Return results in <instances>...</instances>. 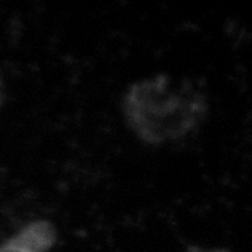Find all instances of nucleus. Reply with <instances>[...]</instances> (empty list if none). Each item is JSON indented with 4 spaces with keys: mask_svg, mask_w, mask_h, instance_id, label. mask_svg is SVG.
<instances>
[{
    "mask_svg": "<svg viewBox=\"0 0 252 252\" xmlns=\"http://www.w3.org/2000/svg\"><path fill=\"white\" fill-rule=\"evenodd\" d=\"M121 112L142 143L165 146L198 132L209 114V98L195 81L160 73L132 83Z\"/></svg>",
    "mask_w": 252,
    "mask_h": 252,
    "instance_id": "nucleus-1",
    "label": "nucleus"
},
{
    "mask_svg": "<svg viewBox=\"0 0 252 252\" xmlns=\"http://www.w3.org/2000/svg\"><path fill=\"white\" fill-rule=\"evenodd\" d=\"M58 243L56 225L38 219L21 225L14 234L0 243V252H51Z\"/></svg>",
    "mask_w": 252,
    "mask_h": 252,
    "instance_id": "nucleus-2",
    "label": "nucleus"
},
{
    "mask_svg": "<svg viewBox=\"0 0 252 252\" xmlns=\"http://www.w3.org/2000/svg\"><path fill=\"white\" fill-rule=\"evenodd\" d=\"M185 252H231L228 251V250H225V248H203V247H196V245H193V247H189L188 250Z\"/></svg>",
    "mask_w": 252,
    "mask_h": 252,
    "instance_id": "nucleus-3",
    "label": "nucleus"
},
{
    "mask_svg": "<svg viewBox=\"0 0 252 252\" xmlns=\"http://www.w3.org/2000/svg\"><path fill=\"white\" fill-rule=\"evenodd\" d=\"M4 99H6V91H4L3 77H1V73H0V108H1L3 104H4Z\"/></svg>",
    "mask_w": 252,
    "mask_h": 252,
    "instance_id": "nucleus-4",
    "label": "nucleus"
}]
</instances>
